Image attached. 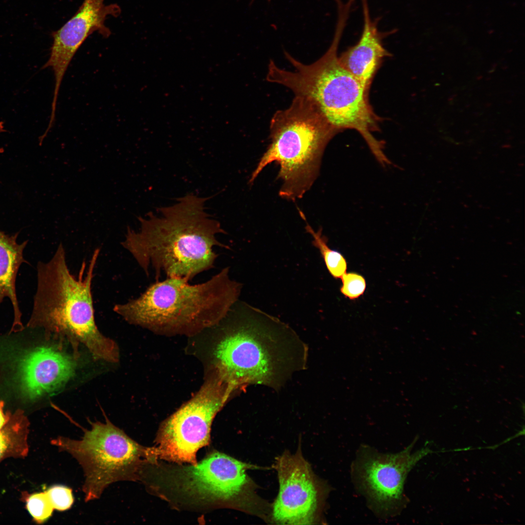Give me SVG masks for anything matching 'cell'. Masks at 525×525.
Wrapping results in <instances>:
<instances>
[{"label":"cell","mask_w":525,"mask_h":525,"mask_svg":"<svg viewBox=\"0 0 525 525\" xmlns=\"http://www.w3.org/2000/svg\"><path fill=\"white\" fill-rule=\"evenodd\" d=\"M214 350L216 375L229 392L249 384L280 389L306 368V345L287 324L238 300Z\"/></svg>","instance_id":"obj_1"},{"label":"cell","mask_w":525,"mask_h":525,"mask_svg":"<svg viewBox=\"0 0 525 525\" xmlns=\"http://www.w3.org/2000/svg\"><path fill=\"white\" fill-rule=\"evenodd\" d=\"M208 198L189 193L175 204L157 209L145 218L138 217L139 230L127 227L122 245L147 276L163 274L191 280L214 267L218 254L214 247H227L217 239L226 233L220 223L205 210Z\"/></svg>","instance_id":"obj_2"},{"label":"cell","mask_w":525,"mask_h":525,"mask_svg":"<svg viewBox=\"0 0 525 525\" xmlns=\"http://www.w3.org/2000/svg\"><path fill=\"white\" fill-rule=\"evenodd\" d=\"M348 18L344 13L338 14L332 41L317 60L306 65L284 51L294 70L282 69L270 60L266 79L288 88L295 95L309 99L337 133L347 129L358 131L382 163L387 157L383 152V144L372 134L378 130L381 119L369 103V89L341 65L337 55Z\"/></svg>","instance_id":"obj_3"},{"label":"cell","mask_w":525,"mask_h":525,"mask_svg":"<svg viewBox=\"0 0 525 525\" xmlns=\"http://www.w3.org/2000/svg\"><path fill=\"white\" fill-rule=\"evenodd\" d=\"M100 249L93 252L87 265L82 263L78 275H73L60 243L47 262L37 266V286L28 326L43 328L46 332L85 346L93 357L117 362L116 343L98 330L94 317L91 291L94 270Z\"/></svg>","instance_id":"obj_4"},{"label":"cell","mask_w":525,"mask_h":525,"mask_svg":"<svg viewBox=\"0 0 525 525\" xmlns=\"http://www.w3.org/2000/svg\"><path fill=\"white\" fill-rule=\"evenodd\" d=\"M241 289L226 267L198 284L177 277L157 280L113 311L128 323L155 332H195L219 323L238 300Z\"/></svg>","instance_id":"obj_5"},{"label":"cell","mask_w":525,"mask_h":525,"mask_svg":"<svg viewBox=\"0 0 525 525\" xmlns=\"http://www.w3.org/2000/svg\"><path fill=\"white\" fill-rule=\"evenodd\" d=\"M336 133L312 101L295 95L288 108L272 117L270 143L249 183L275 162L282 182L280 196L293 201L302 198L316 178L324 149Z\"/></svg>","instance_id":"obj_6"},{"label":"cell","mask_w":525,"mask_h":525,"mask_svg":"<svg viewBox=\"0 0 525 525\" xmlns=\"http://www.w3.org/2000/svg\"><path fill=\"white\" fill-rule=\"evenodd\" d=\"M91 425L80 440L59 437L53 441L82 466L86 502L99 498L113 483L133 480L145 450L107 419L105 423L96 421Z\"/></svg>","instance_id":"obj_7"},{"label":"cell","mask_w":525,"mask_h":525,"mask_svg":"<svg viewBox=\"0 0 525 525\" xmlns=\"http://www.w3.org/2000/svg\"><path fill=\"white\" fill-rule=\"evenodd\" d=\"M230 395L215 375L164 422L157 446L145 449V456L196 465V452L209 443L212 420Z\"/></svg>","instance_id":"obj_8"},{"label":"cell","mask_w":525,"mask_h":525,"mask_svg":"<svg viewBox=\"0 0 525 525\" xmlns=\"http://www.w3.org/2000/svg\"><path fill=\"white\" fill-rule=\"evenodd\" d=\"M279 482L278 495L272 507L277 523L310 525L316 521L321 497L319 484L298 448L296 453H283L275 466Z\"/></svg>","instance_id":"obj_9"},{"label":"cell","mask_w":525,"mask_h":525,"mask_svg":"<svg viewBox=\"0 0 525 525\" xmlns=\"http://www.w3.org/2000/svg\"><path fill=\"white\" fill-rule=\"evenodd\" d=\"M120 13L121 8L117 4L106 5L105 0H84L74 15L52 33L53 42L50 57L42 68L50 67L53 72L55 82L52 112L56 111L61 82L76 52L94 32L108 37L111 32L105 21L109 16L117 17Z\"/></svg>","instance_id":"obj_10"},{"label":"cell","mask_w":525,"mask_h":525,"mask_svg":"<svg viewBox=\"0 0 525 525\" xmlns=\"http://www.w3.org/2000/svg\"><path fill=\"white\" fill-rule=\"evenodd\" d=\"M411 448L396 454L365 452L357 461V481L369 501L381 510H392L400 503L408 472L428 452L423 449L411 454Z\"/></svg>","instance_id":"obj_11"},{"label":"cell","mask_w":525,"mask_h":525,"mask_svg":"<svg viewBox=\"0 0 525 525\" xmlns=\"http://www.w3.org/2000/svg\"><path fill=\"white\" fill-rule=\"evenodd\" d=\"M254 467L226 455L213 453L183 471L184 487L202 497L228 500L249 485L247 470Z\"/></svg>","instance_id":"obj_12"},{"label":"cell","mask_w":525,"mask_h":525,"mask_svg":"<svg viewBox=\"0 0 525 525\" xmlns=\"http://www.w3.org/2000/svg\"><path fill=\"white\" fill-rule=\"evenodd\" d=\"M76 365L74 358L54 346H44L30 351L18 364L22 392L32 399L58 390L73 376Z\"/></svg>","instance_id":"obj_13"},{"label":"cell","mask_w":525,"mask_h":525,"mask_svg":"<svg viewBox=\"0 0 525 525\" xmlns=\"http://www.w3.org/2000/svg\"><path fill=\"white\" fill-rule=\"evenodd\" d=\"M364 26L358 42L344 52L339 56L341 65L369 89L375 74L383 60L390 54L383 44V40L394 31H379L378 18L372 19L368 0H361Z\"/></svg>","instance_id":"obj_14"},{"label":"cell","mask_w":525,"mask_h":525,"mask_svg":"<svg viewBox=\"0 0 525 525\" xmlns=\"http://www.w3.org/2000/svg\"><path fill=\"white\" fill-rule=\"evenodd\" d=\"M18 233L9 235L0 230V306L5 298L12 303L14 320L13 328L21 326V313L16 292V278L21 264L26 262L23 250L28 241L17 242Z\"/></svg>","instance_id":"obj_15"},{"label":"cell","mask_w":525,"mask_h":525,"mask_svg":"<svg viewBox=\"0 0 525 525\" xmlns=\"http://www.w3.org/2000/svg\"><path fill=\"white\" fill-rule=\"evenodd\" d=\"M305 229L312 236V244L319 249L329 273L335 279L341 278L347 268V262L344 256L340 252L329 247L327 238L323 235L321 228L315 231L306 222Z\"/></svg>","instance_id":"obj_16"},{"label":"cell","mask_w":525,"mask_h":525,"mask_svg":"<svg viewBox=\"0 0 525 525\" xmlns=\"http://www.w3.org/2000/svg\"><path fill=\"white\" fill-rule=\"evenodd\" d=\"M27 508L32 516L38 523L47 521L54 509L46 492L31 495L27 500Z\"/></svg>","instance_id":"obj_17"},{"label":"cell","mask_w":525,"mask_h":525,"mask_svg":"<svg viewBox=\"0 0 525 525\" xmlns=\"http://www.w3.org/2000/svg\"><path fill=\"white\" fill-rule=\"evenodd\" d=\"M341 278L342 285L340 291L349 299H355L365 292L366 283L362 275L354 272L345 273Z\"/></svg>","instance_id":"obj_18"},{"label":"cell","mask_w":525,"mask_h":525,"mask_svg":"<svg viewBox=\"0 0 525 525\" xmlns=\"http://www.w3.org/2000/svg\"><path fill=\"white\" fill-rule=\"evenodd\" d=\"M53 509L65 511L70 509L74 502L72 490L62 485H55L46 491Z\"/></svg>","instance_id":"obj_19"},{"label":"cell","mask_w":525,"mask_h":525,"mask_svg":"<svg viewBox=\"0 0 525 525\" xmlns=\"http://www.w3.org/2000/svg\"><path fill=\"white\" fill-rule=\"evenodd\" d=\"M8 448V442L5 435L0 432V459L4 455Z\"/></svg>","instance_id":"obj_20"},{"label":"cell","mask_w":525,"mask_h":525,"mask_svg":"<svg viewBox=\"0 0 525 525\" xmlns=\"http://www.w3.org/2000/svg\"><path fill=\"white\" fill-rule=\"evenodd\" d=\"M3 405V402H0V430L6 422V418L2 410Z\"/></svg>","instance_id":"obj_21"},{"label":"cell","mask_w":525,"mask_h":525,"mask_svg":"<svg viewBox=\"0 0 525 525\" xmlns=\"http://www.w3.org/2000/svg\"><path fill=\"white\" fill-rule=\"evenodd\" d=\"M6 130L4 129V122L2 121L0 122V134L4 132ZM4 152V149L2 147H0V153Z\"/></svg>","instance_id":"obj_22"},{"label":"cell","mask_w":525,"mask_h":525,"mask_svg":"<svg viewBox=\"0 0 525 525\" xmlns=\"http://www.w3.org/2000/svg\"><path fill=\"white\" fill-rule=\"evenodd\" d=\"M254 0H251V1H254Z\"/></svg>","instance_id":"obj_23"}]
</instances>
